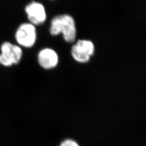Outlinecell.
Masks as SVG:
<instances>
[{"label":"cell","instance_id":"3957f363","mask_svg":"<svg viewBox=\"0 0 146 146\" xmlns=\"http://www.w3.org/2000/svg\"><path fill=\"white\" fill-rule=\"evenodd\" d=\"M15 38L20 47L26 48L33 47L37 40L35 26L29 22L22 23L15 31Z\"/></svg>","mask_w":146,"mask_h":146},{"label":"cell","instance_id":"52a82bcc","mask_svg":"<svg viewBox=\"0 0 146 146\" xmlns=\"http://www.w3.org/2000/svg\"><path fill=\"white\" fill-rule=\"evenodd\" d=\"M58 146H80L78 141L72 138H66L60 142Z\"/></svg>","mask_w":146,"mask_h":146},{"label":"cell","instance_id":"6da1fadb","mask_svg":"<svg viewBox=\"0 0 146 146\" xmlns=\"http://www.w3.org/2000/svg\"><path fill=\"white\" fill-rule=\"evenodd\" d=\"M49 33L52 36L61 34L66 42L73 43L75 41L77 29L74 19L69 14L55 16L50 22Z\"/></svg>","mask_w":146,"mask_h":146},{"label":"cell","instance_id":"277c9868","mask_svg":"<svg viewBox=\"0 0 146 146\" xmlns=\"http://www.w3.org/2000/svg\"><path fill=\"white\" fill-rule=\"evenodd\" d=\"M71 55L74 60L80 63L88 62L94 55L95 46L88 40H78L71 48Z\"/></svg>","mask_w":146,"mask_h":146},{"label":"cell","instance_id":"8992f818","mask_svg":"<svg viewBox=\"0 0 146 146\" xmlns=\"http://www.w3.org/2000/svg\"><path fill=\"white\" fill-rule=\"evenodd\" d=\"M37 61L41 68L44 70H50L57 67L59 58L55 50L50 48H45L38 53Z\"/></svg>","mask_w":146,"mask_h":146},{"label":"cell","instance_id":"5b68a950","mask_svg":"<svg viewBox=\"0 0 146 146\" xmlns=\"http://www.w3.org/2000/svg\"><path fill=\"white\" fill-rule=\"evenodd\" d=\"M28 20L29 23L34 26L42 25L47 19V13L44 5L42 3L32 1L25 7Z\"/></svg>","mask_w":146,"mask_h":146},{"label":"cell","instance_id":"7a4b0ae2","mask_svg":"<svg viewBox=\"0 0 146 146\" xmlns=\"http://www.w3.org/2000/svg\"><path fill=\"white\" fill-rule=\"evenodd\" d=\"M0 64L9 67L21 62L23 51L21 47L11 42H3L0 47Z\"/></svg>","mask_w":146,"mask_h":146}]
</instances>
